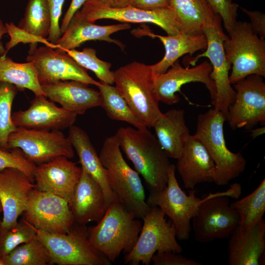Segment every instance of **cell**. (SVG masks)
Masks as SVG:
<instances>
[{"mask_svg":"<svg viewBox=\"0 0 265 265\" xmlns=\"http://www.w3.org/2000/svg\"><path fill=\"white\" fill-rule=\"evenodd\" d=\"M115 137L134 170L144 179L150 191L167 185L171 164L156 136L148 129L121 127Z\"/></svg>","mask_w":265,"mask_h":265,"instance_id":"6da1fadb","label":"cell"},{"mask_svg":"<svg viewBox=\"0 0 265 265\" xmlns=\"http://www.w3.org/2000/svg\"><path fill=\"white\" fill-rule=\"evenodd\" d=\"M142 225L133 213L115 201L96 225L87 227L88 240L95 249L114 262L122 252L131 251Z\"/></svg>","mask_w":265,"mask_h":265,"instance_id":"7a4b0ae2","label":"cell"},{"mask_svg":"<svg viewBox=\"0 0 265 265\" xmlns=\"http://www.w3.org/2000/svg\"><path fill=\"white\" fill-rule=\"evenodd\" d=\"M99 158L118 201L142 219L150 208L145 200L144 188L139 174L124 159L115 135L105 139Z\"/></svg>","mask_w":265,"mask_h":265,"instance_id":"3957f363","label":"cell"},{"mask_svg":"<svg viewBox=\"0 0 265 265\" xmlns=\"http://www.w3.org/2000/svg\"><path fill=\"white\" fill-rule=\"evenodd\" d=\"M226 115L215 108L199 114L194 136L205 146L215 164L213 182L217 186L227 185L245 170L246 161L240 152L234 153L226 146L224 124Z\"/></svg>","mask_w":265,"mask_h":265,"instance_id":"277c9868","label":"cell"},{"mask_svg":"<svg viewBox=\"0 0 265 265\" xmlns=\"http://www.w3.org/2000/svg\"><path fill=\"white\" fill-rule=\"evenodd\" d=\"M113 73L114 83L119 93L146 126L152 127L162 112L155 90L151 65L133 61Z\"/></svg>","mask_w":265,"mask_h":265,"instance_id":"5b68a950","label":"cell"},{"mask_svg":"<svg viewBox=\"0 0 265 265\" xmlns=\"http://www.w3.org/2000/svg\"><path fill=\"white\" fill-rule=\"evenodd\" d=\"M241 193L240 185L234 183L225 191L204 195L192 219L196 241L207 243L230 236L240 218L231 206L229 197L238 199Z\"/></svg>","mask_w":265,"mask_h":265,"instance_id":"8992f818","label":"cell"},{"mask_svg":"<svg viewBox=\"0 0 265 265\" xmlns=\"http://www.w3.org/2000/svg\"><path fill=\"white\" fill-rule=\"evenodd\" d=\"M224 41L226 59L231 65V84L248 76L265 77V40L253 30L249 23L237 21Z\"/></svg>","mask_w":265,"mask_h":265,"instance_id":"52a82bcc","label":"cell"},{"mask_svg":"<svg viewBox=\"0 0 265 265\" xmlns=\"http://www.w3.org/2000/svg\"><path fill=\"white\" fill-rule=\"evenodd\" d=\"M142 219L143 223L138 238L131 251L125 254V264L149 265L157 252H182L174 226L170 219L167 220L161 209L150 206Z\"/></svg>","mask_w":265,"mask_h":265,"instance_id":"ba28073f","label":"cell"},{"mask_svg":"<svg viewBox=\"0 0 265 265\" xmlns=\"http://www.w3.org/2000/svg\"><path fill=\"white\" fill-rule=\"evenodd\" d=\"M37 236L58 265H110L111 262L90 244L86 225L74 223L65 234L51 233L35 228Z\"/></svg>","mask_w":265,"mask_h":265,"instance_id":"9c48e42d","label":"cell"},{"mask_svg":"<svg viewBox=\"0 0 265 265\" xmlns=\"http://www.w3.org/2000/svg\"><path fill=\"white\" fill-rule=\"evenodd\" d=\"M175 172L176 166L171 163L166 186L160 190L150 191L146 201L150 207L161 209L174 225L177 238L186 240L191 231V220L203 199L196 196L194 188L190 189L187 195L180 187Z\"/></svg>","mask_w":265,"mask_h":265,"instance_id":"30bf717a","label":"cell"},{"mask_svg":"<svg viewBox=\"0 0 265 265\" xmlns=\"http://www.w3.org/2000/svg\"><path fill=\"white\" fill-rule=\"evenodd\" d=\"M207 40L205 51L190 60L188 64L193 66L201 57L209 59L212 67L211 78L215 87L216 94L212 104L214 108L226 116L230 106L233 103L236 92L229 80L231 65L227 61L223 48L224 41L228 37L223 30L221 19L206 26L203 29Z\"/></svg>","mask_w":265,"mask_h":265,"instance_id":"8fae6325","label":"cell"},{"mask_svg":"<svg viewBox=\"0 0 265 265\" xmlns=\"http://www.w3.org/2000/svg\"><path fill=\"white\" fill-rule=\"evenodd\" d=\"M74 16L93 23L101 19H111L126 23H152L161 27L168 35H176L180 32L174 12L169 6L151 10L130 5L113 8L87 0Z\"/></svg>","mask_w":265,"mask_h":265,"instance_id":"7c38bea8","label":"cell"},{"mask_svg":"<svg viewBox=\"0 0 265 265\" xmlns=\"http://www.w3.org/2000/svg\"><path fill=\"white\" fill-rule=\"evenodd\" d=\"M20 149L35 165L47 162L58 156L72 159L74 149L67 137L58 130L18 128L8 139V150Z\"/></svg>","mask_w":265,"mask_h":265,"instance_id":"4fadbf2b","label":"cell"},{"mask_svg":"<svg viewBox=\"0 0 265 265\" xmlns=\"http://www.w3.org/2000/svg\"><path fill=\"white\" fill-rule=\"evenodd\" d=\"M236 92L227 120L232 130H251L258 124L265 125V83L263 77L251 75L233 84Z\"/></svg>","mask_w":265,"mask_h":265,"instance_id":"5bb4252c","label":"cell"},{"mask_svg":"<svg viewBox=\"0 0 265 265\" xmlns=\"http://www.w3.org/2000/svg\"><path fill=\"white\" fill-rule=\"evenodd\" d=\"M26 61L33 63L41 85L70 80L97 87L100 84L67 53L58 52L50 46L37 47L36 43H31Z\"/></svg>","mask_w":265,"mask_h":265,"instance_id":"9a60e30c","label":"cell"},{"mask_svg":"<svg viewBox=\"0 0 265 265\" xmlns=\"http://www.w3.org/2000/svg\"><path fill=\"white\" fill-rule=\"evenodd\" d=\"M23 213L24 218L35 228L48 233H67L75 222L66 200L34 188Z\"/></svg>","mask_w":265,"mask_h":265,"instance_id":"2e32d148","label":"cell"},{"mask_svg":"<svg viewBox=\"0 0 265 265\" xmlns=\"http://www.w3.org/2000/svg\"><path fill=\"white\" fill-rule=\"evenodd\" d=\"M212 71V65L208 61L189 68L182 67L177 60L165 73H154L155 90L159 102L168 105L176 104L180 101V98L176 93L180 91L183 85L198 82L206 86L212 104L216 90L214 83L210 76Z\"/></svg>","mask_w":265,"mask_h":265,"instance_id":"e0dca14e","label":"cell"},{"mask_svg":"<svg viewBox=\"0 0 265 265\" xmlns=\"http://www.w3.org/2000/svg\"><path fill=\"white\" fill-rule=\"evenodd\" d=\"M34 187V182L21 171L13 168L0 170V201L3 213L0 231L17 225L19 216L26 209L29 194Z\"/></svg>","mask_w":265,"mask_h":265,"instance_id":"ac0fdd59","label":"cell"},{"mask_svg":"<svg viewBox=\"0 0 265 265\" xmlns=\"http://www.w3.org/2000/svg\"><path fill=\"white\" fill-rule=\"evenodd\" d=\"M64 156H58L36 165L34 188L63 198L69 203L81 174V168Z\"/></svg>","mask_w":265,"mask_h":265,"instance_id":"d6986e66","label":"cell"},{"mask_svg":"<svg viewBox=\"0 0 265 265\" xmlns=\"http://www.w3.org/2000/svg\"><path fill=\"white\" fill-rule=\"evenodd\" d=\"M77 116L57 106L44 95L36 96L27 109L12 114L13 122L18 128L58 131L73 125Z\"/></svg>","mask_w":265,"mask_h":265,"instance_id":"ffe728a7","label":"cell"},{"mask_svg":"<svg viewBox=\"0 0 265 265\" xmlns=\"http://www.w3.org/2000/svg\"><path fill=\"white\" fill-rule=\"evenodd\" d=\"M76 185L69 207L75 222L86 225L98 222L107 209L104 191L84 168Z\"/></svg>","mask_w":265,"mask_h":265,"instance_id":"44dd1931","label":"cell"},{"mask_svg":"<svg viewBox=\"0 0 265 265\" xmlns=\"http://www.w3.org/2000/svg\"><path fill=\"white\" fill-rule=\"evenodd\" d=\"M177 159L176 170L186 188L193 189L199 184L213 182L214 162L205 146L194 135L188 136Z\"/></svg>","mask_w":265,"mask_h":265,"instance_id":"7402d4cb","label":"cell"},{"mask_svg":"<svg viewBox=\"0 0 265 265\" xmlns=\"http://www.w3.org/2000/svg\"><path fill=\"white\" fill-rule=\"evenodd\" d=\"M228 245L230 265H263L265 263V221L247 229L238 225L230 235Z\"/></svg>","mask_w":265,"mask_h":265,"instance_id":"603a6c76","label":"cell"},{"mask_svg":"<svg viewBox=\"0 0 265 265\" xmlns=\"http://www.w3.org/2000/svg\"><path fill=\"white\" fill-rule=\"evenodd\" d=\"M41 86L50 100L76 115L83 114L88 109L100 106L99 91L80 81L60 80Z\"/></svg>","mask_w":265,"mask_h":265,"instance_id":"cb8c5ba5","label":"cell"},{"mask_svg":"<svg viewBox=\"0 0 265 265\" xmlns=\"http://www.w3.org/2000/svg\"><path fill=\"white\" fill-rule=\"evenodd\" d=\"M129 23L102 26L80 20L75 16L66 30L56 42L55 50L65 53L68 50L80 47L82 43L91 40H100L116 44L122 50L124 45L120 41L112 39L110 35L116 32L130 29Z\"/></svg>","mask_w":265,"mask_h":265,"instance_id":"d4e9b609","label":"cell"},{"mask_svg":"<svg viewBox=\"0 0 265 265\" xmlns=\"http://www.w3.org/2000/svg\"><path fill=\"white\" fill-rule=\"evenodd\" d=\"M67 137L78 155L81 167L94 179L103 189L107 208L112 203L118 201L110 187L106 170L99 156L86 132L73 125L69 128Z\"/></svg>","mask_w":265,"mask_h":265,"instance_id":"484cf974","label":"cell"},{"mask_svg":"<svg viewBox=\"0 0 265 265\" xmlns=\"http://www.w3.org/2000/svg\"><path fill=\"white\" fill-rule=\"evenodd\" d=\"M139 36H147L152 38H158L162 43L165 48L163 57L157 63L151 65L155 73L162 74L178 59L186 54H192L202 50H206L207 40L204 34L190 35L180 32L174 35L162 36L151 31L148 27H143L136 30Z\"/></svg>","mask_w":265,"mask_h":265,"instance_id":"4316f807","label":"cell"},{"mask_svg":"<svg viewBox=\"0 0 265 265\" xmlns=\"http://www.w3.org/2000/svg\"><path fill=\"white\" fill-rule=\"evenodd\" d=\"M152 127L166 155L168 158L177 159L190 135L186 123L184 110L173 108L162 112Z\"/></svg>","mask_w":265,"mask_h":265,"instance_id":"83f0119b","label":"cell"},{"mask_svg":"<svg viewBox=\"0 0 265 265\" xmlns=\"http://www.w3.org/2000/svg\"><path fill=\"white\" fill-rule=\"evenodd\" d=\"M168 3L180 32L185 33L203 34L206 26L221 19L207 0H168Z\"/></svg>","mask_w":265,"mask_h":265,"instance_id":"f1b7e54d","label":"cell"},{"mask_svg":"<svg viewBox=\"0 0 265 265\" xmlns=\"http://www.w3.org/2000/svg\"><path fill=\"white\" fill-rule=\"evenodd\" d=\"M0 81L13 84L20 91L29 90L35 96H45L31 61L17 63L6 56H0Z\"/></svg>","mask_w":265,"mask_h":265,"instance_id":"f546056e","label":"cell"},{"mask_svg":"<svg viewBox=\"0 0 265 265\" xmlns=\"http://www.w3.org/2000/svg\"><path fill=\"white\" fill-rule=\"evenodd\" d=\"M98 86L101 97L100 106L112 120L127 122L134 128H147L133 112L115 86L100 81Z\"/></svg>","mask_w":265,"mask_h":265,"instance_id":"4dcf8cb0","label":"cell"},{"mask_svg":"<svg viewBox=\"0 0 265 265\" xmlns=\"http://www.w3.org/2000/svg\"><path fill=\"white\" fill-rule=\"evenodd\" d=\"M51 18L47 0H28L18 27L35 37L47 40Z\"/></svg>","mask_w":265,"mask_h":265,"instance_id":"1f68e13d","label":"cell"},{"mask_svg":"<svg viewBox=\"0 0 265 265\" xmlns=\"http://www.w3.org/2000/svg\"><path fill=\"white\" fill-rule=\"evenodd\" d=\"M230 205L239 214L241 228L249 229L260 222L265 212V179L252 193Z\"/></svg>","mask_w":265,"mask_h":265,"instance_id":"d6a6232c","label":"cell"},{"mask_svg":"<svg viewBox=\"0 0 265 265\" xmlns=\"http://www.w3.org/2000/svg\"><path fill=\"white\" fill-rule=\"evenodd\" d=\"M3 259V265H53L49 250L36 236L12 250Z\"/></svg>","mask_w":265,"mask_h":265,"instance_id":"836d02e7","label":"cell"},{"mask_svg":"<svg viewBox=\"0 0 265 265\" xmlns=\"http://www.w3.org/2000/svg\"><path fill=\"white\" fill-rule=\"evenodd\" d=\"M19 91L14 85L0 81V149L8 150V139L17 127L12 118V106Z\"/></svg>","mask_w":265,"mask_h":265,"instance_id":"e575fe53","label":"cell"},{"mask_svg":"<svg viewBox=\"0 0 265 265\" xmlns=\"http://www.w3.org/2000/svg\"><path fill=\"white\" fill-rule=\"evenodd\" d=\"M66 53L81 67L92 71L100 81L110 85L114 83V73L110 70L111 64L98 58L94 49L85 48L81 51L74 49Z\"/></svg>","mask_w":265,"mask_h":265,"instance_id":"d590c367","label":"cell"},{"mask_svg":"<svg viewBox=\"0 0 265 265\" xmlns=\"http://www.w3.org/2000/svg\"><path fill=\"white\" fill-rule=\"evenodd\" d=\"M36 236L35 228L24 218L14 227L0 231V258H3L16 247Z\"/></svg>","mask_w":265,"mask_h":265,"instance_id":"8d00e7d4","label":"cell"},{"mask_svg":"<svg viewBox=\"0 0 265 265\" xmlns=\"http://www.w3.org/2000/svg\"><path fill=\"white\" fill-rule=\"evenodd\" d=\"M36 167V165L28 159L20 149H0V170L7 168L18 169L34 182V174Z\"/></svg>","mask_w":265,"mask_h":265,"instance_id":"74e56055","label":"cell"},{"mask_svg":"<svg viewBox=\"0 0 265 265\" xmlns=\"http://www.w3.org/2000/svg\"><path fill=\"white\" fill-rule=\"evenodd\" d=\"M214 11L219 15L229 33L237 22L238 5L232 0H207Z\"/></svg>","mask_w":265,"mask_h":265,"instance_id":"f35d334b","label":"cell"},{"mask_svg":"<svg viewBox=\"0 0 265 265\" xmlns=\"http://www.w3.org/2000/svg\"><path fill=\"white\" fill-rule=\"evenodd\" d=\"M65 0H47L51 18V26L47 40L55 45L62 33L59 25L62 8Z\"/></svg>","mask_w":265,"mask_h":265,"instance_id":"ab89813d","label":"cell"},{"mask_svg":"<svg viewBox=\"0 0 265 265\" xmlns=\"http://www.w3.org/2000/svg\"><path fill=\"white\" fill-rule=\"evenodd\" d=\"M154 265H201L193 259L187 258L180 253L171 251L157 252L152 257Z\"/></svg>","mask_w":265,"mask_h":265,"instance_id":"60d3db41","label":"cell"},{"mask_svg":"<svg viewBox=\"0 0 265 265\" xmlns=\"http://www.w3.org/2000/svg\"><path fill=\"white\" fill-rule=\"evenodd\" d=\"M248 17L253 30L263 39L265 38V15L258 11H250L241 8Z\"/></svg>","mask_w":265,"mask_h":265,"instance_id":"b9f144b4","label":"cell"},{"mask_svg":"<svg viewBox=\"0 0 265 265\" xmlns=\"http://www.w3.org/2000/svg\"><path fill=\"white\" fill-rule=\"evenodd\" d=\"M86 0H72L70 5L64 16L60 26V30L62 34L66 30L75 13L80 9Z\"/></svg>","mask_w":265,"mask_h":265,"instance_id":"7bdbcfd3","label":"cell"},{"mask_svg":"<svg viewBox=\"0 0 265 265\" xmlns=\"http://www.w3.org/2000/svg\"><path fill=\"white\" fill-rule=\"evenodd\" d=\"M129 5L148 10L168 6V0H130Z\"/></svg>","mask_w":265,"mask_h":265,"instance_id":"ee69618b","label":"cell"},{"mask_svg":"<svg viewBox=\"0 0 265 265\" xmlns=\"http://www.w3.org/2000/svg\"><path fill=\"white\" fill-rule=\"evenodd\" d=\"M99 2L106 6L118 8L129 5L130 0H87ZM86 0V1H87Z\"/></svg>","mask_w":265,"mask_h":265,"instance_id":"f6af8a7d","label":"cell"},{"mask_svg":"<svg viewBox=\"0 0 265 265\" xmlns=\"http://www.w3.org/2000/svg\"><path fill=\"white\" fill-rule=\"evenodd\" d=\"M7 33V30L3 21L0 19V56L5 57V48L1 41V39L4 34Z\"/></svg>","mask_w":265,"mask_h":265,"instance_id":"bcb514c9","label":"cell"},{"mask_svg":"<svg viewBox=\"0 0 265 265\" xmlns=\"http://www.w3.org/2000/svg\"><path fill=\"white\" fill-rule=\"evenodd\" d=\"M250 131L251 132V136L253 139H254L265 133V126H263L260 128L252 129Z\"/></svg>","mask_w":265,"mask_h":265,"instance_id":"7dc6e473","label":"cell"},{"mask_svg":"<svg viewBox=\"0 0 265 265\" xmlns=\"http://www.w3.org/2000/svg\"><path fill=\"white\" fill-rule=\"evenodd\" d=\"M1 213H2V207L1 202L0 201V223L1 221V220L0 219V215H1Z\"/></svg>","mask_w":265,"mask_h":265,"instance_id":"c3c4849f","label":"cell"},{"mask_svg":"<svg viewBox=\"0 0 265 265\" xmlns=\"http://www.w3.org/2000/svg\"><path fill=\"white\" fill-rule=\"evenodd\" d=\"M0 265H3V259L1 258H0Z\"/></svg>","mask_w":265,"mask_h":265,"instance_id":"681fc988","label":"cell"}]
</instances>
